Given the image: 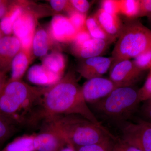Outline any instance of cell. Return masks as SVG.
<instances>
[{"label": "cell", "mask_w": 151, "mask_h": 151, "mask_svg": "<svg viewBox=\"0 0 151 151\" xmlns=\"http://www.w3.org/2000/svg\"><path fill=\"white\" fill-rule=\"evenodd\" d=\"M132 61L136 67L142 71L150 70L151 68V49L136 57Z\"/></svg>", "instance_id": "484cf974"}, {"label": "cell", "mask_w": 151, "mask_h": 151, "mask_svg": "<svg viewBox=\"0 0 151 151\" xmlns=\"http://www.w3.org/2000/svg\"><path fill=\"white\" fill-rule=\"evenodd\" d=\"M122 86H124L113 82L110 78L100 77L87 80L81 86V89L86 103L94 104Z\"/></svg>", "instance_id": "ba28073f"}, {"label": "cell", "mask_w": 151, "mask_h": 151, "mask_svg": "<svg viewBox=\"0 0 151 151\" xmlns=\"http://www.w3.org/2000/svg\"><path fill=\"white\" fill-rule=\"evenodd\" d=\"M120 13L130 19L138 18L139 0H119Z\"/></svg>", "instance_id": "603a6c76"}, {"label": "cell", "mask_w": 151, "mask_h": 151, "mask_svg": "<svg viewBox=\"0 0 151 151\" xmlns=\"http://www.w3.org/2000/svg\"><path fill=\"white\" fill-rule=\"evenodd\" d=\"M151 49V30L139 21L123 25L112 52L113 62L130 60Z\"/></svg>", "instance_id": "277c9868"}, {"label": "cell", "mask_w": 151, "mask_h": 151, "mask_svg": "<svg viewBox=\"0 0 151 151\" xmlns=\"http://www.w3.org/2000/svg\"><path fill=\"white\" fill-rule=\"evenodd\" d=\"M147 101V103L144 109V112L146 117L150 120L148 122L151 123V100Z\"/></svg>", "instance_id": "d590c367"}, {"label": "cell", "mask_w": 151, "mask_h": 151, "mask_svg": "<svg viewBox=\"0 0 151 151\" xmlns=\"http://www.w3.org/2000/svg\"><path fill=\"white\" fill-rule=\"evenodd\" d=\"M50 4L52 9L55 12H66L67 14L74 10L70 1L66 0H50Z\"/></svg>", "instance_id": "f1b7e54d"}, {"label": "cell", "mask_w": 151, "mask_h": 151, "mask_svg": "<svg viewBox=\"0 0 151 151\" xmlns=\"http://www.w3.org/2000/svg\"><path fill=\"white\" fill-rule=\"evenodd\" d=\"M110 69L109 78L124 86H132L143 72L138 69L131 60L113 62Z\"/></svg>", "instance_id": "9c48e42d"}, {"label": "cell", "mask_w": 151, "mask_h": 151, "mask_svg": "<svg viewBox=\"0 0 151 151\" xmlns=\"http://www.w3.org/2000/svg\"><path fill=\"white\" fill-rule=\"evenodd\" d=\"M113 62L112 57L101 56L82 59L78 66L77 71L87 80L102 77L110 69Z\"/></svg>", "instance_id": "7c38bea8"}, {"label": "cell", "mask_w": 151, "mask_h": 151, "mask_svg": "<svg viewBox=\"0 0 151 151\" xmlns=\"http://www.w3.org/2000/svg\"><path fill=\"white\" fill-rule=\"evenodd\" d=\"M34 136L25 135L16 138L0 151H36L34 144Z\"/></svg>", "instance_id": "44dd1931"}, {"label": "cell", "mask_w": 151, "mask_h": 151, "mask_svg": "<svg viewBox=\"0 0 151 151\" xmlns=\"http://www.w3.org/2000/svg\"><path fill=\"white\" fill-rule=\"evenodd\" d=\"M140 9L138 17H151V0H139Z\"/></svg>", "instance_id": "d6a6232c"}, {"label": "cell", "mask_w": 151, "mask_h": 151, "mask_svg": "<svg viewBox=\"0 0 151 151\" xmlns=\"http://www.w3.org/2000/svg\"><path fill=\"white\" fill-rule=\"evenodd\" d=\"M66 141L50 124H44L42 131L35 134L34 144L36 151H59Z\"/></svg>", "instance_id": "30bf717a"}, {"label": "cell", "mask_w": 151, "mask_h": 151, "mask_svg": "<svg viewBox=\"0 0 151 151\" xmlns=\"http://www.w3.org/2000/svg\"><path fill=\"white\" fill-rule=\"evenodd\" d=\"M149 19L150 20V21L151 22V17H150L149 18Z\"/></svg>", "instance_id": "ab89813d"}, {"label": "cell", "mask_w": 151, "mask_h": 151, "mask_svg": "<svg viewBox=\"0 0 151 151\" xmlns=\"http://www.w3.org/2000/svg\"><path fill=\"white\" fill-rule=\"evenodd\" d=\"M22 48L20 42L14 35H4L0 39V73L11 70L14 58Z\"/></svg>", "instance_id": "4fadbf2b"}, {"label": "cell", "mask_w": 151, "mask_h": 151, "mask_svg": "<svg viewBox=\"0 0 151 151\" xmlns=\"http://www.w3.org/2000/svg\"><path fill=\"white\" fill-rule=\"evenodd\" d=\"M94 16L106 34L115 41L120 35L124 25L118 15L108 13L100 8Z\"/></svg>", "instance_id": "9a60e30c"}, {"label": "cell", "mask_w": 151, "mask_h": 151, "mask_svg": "<svg viewBox=\"0 0 151 151\" xmlns=\"http://www.w3.org/2000/svg\"><path fill=\"white\" fill-rule=\"evenodd\" d=\"M108 13L117 15L120 13L119 0H104L101 3V8Z\"/></svg>", "instance_id": "f546056e"}, {"label": "cell", "mask_w": 151, "mask_h": 151, "mask_svg": "<svg viewBox=\"0 0 151 151\" xmlns=\"http://www.w3.org/2000/svg\"><path fill=\"white\" fill-rule=\"evenodd\" d=\"M48 32L55 42L66 44L72 43L77 32L68 17L61 14L52 19Z\"/></svg>", "instance_id": "8fae6325"}, {"label": "cell", "mask_w": 151, "mask_h": 151, "mask_svg": "<svg viewBox=\"0 0 151 151\" xmlns=\"http://www.w3.org/2000/svg\"><path fill=\"white\" fill-rule=\"evenodd\" d=\"M87 104L75 73L68 71L58 82L46 88L42 102L41 121L44 123L56 116L75 115L102 125Z\"/></svg>", "instance_id": "6da1fadb"}, {"label": "cell", "mask_w": 151, "mask_h": 151, "mask_svg": "<svg viewBox=\"0 0 151 151\" xmlns=\"http://www.w3.org/2000/svg\"><path fill=\"white\" fill-rule=\"evenodd\" d=\"M71 6L75 10L86 14L90 7V4L86 0H70Z\"/></svg>", "instance_id": "4dcf8cb0"}, {"label": "cell", "mask_w": 151, "mask_h": 151, "mask_svg": "<svg viewBox=\"0 0 151 151\" xmlns=\"http://www.w3.org/2000/svg\"><path fill=\"white\" fill-rule=\"evenodd\" d=\"M29 6L24 1L22 12L14 23L13 33L20 42L22 49L32 51L33 39L37 29L39 15Z\"/></svg>", "instance_id": "8992f818"}, {"label": "cell", "mask_w": 151, "mask_h": 151, "mask_svg": "<svg viewBox=\"0 0 151 151\" xmlns=\"http://www.w3.org/2000/svg\"><path fill=\"white\" fill-rule=\"evenodd\" d=\"M68 17L77 32L86 27V14L73 10L68 14Z\"/></svg>", "instance_id": "4316f807"}, {"label": "cell", "mask_w": 151, "mask_h": 151, "mask_svg": "<svg viewBox=\"0 0 151 151\" xmlns=\"http://www.w3.org/2000/svg\"><path fill=\"white\" fill-rule=\"evenodd\" d=\"M111 42L103 40L91 38L79 45H72L73 54L82 59L100 56Z\"/></svg>", "instance_id": "5bb4252c"}, {"label": "cell", "mask_w": 151, "mask_h": 151, "mask_svg": "<svg viewBox=\"0 0 151 151\" xmlns=\"http://www.w3.org/2000/svg\"><path fill=\"white\" fill-rule=\"evenodd\" d=\"M91 38L92 37L86 29V27H84L77 32L75 39L72 42V45H80Z\"/></svg>", "instance_id": "1f68e13d"}, {"label": "cell", "mask_w": 151, "mask_h": 151, "mask_svg": "<svg viewBox=\"0 0 151 151\" xmlns=\"http://www.w3.org/2000/svg\"><path fill=\"white\" fill-rule=\"evenodd\" d=\"M138 93L141 102L151 100V68L145 84L138 90Z\"/></svg>", "instance_id": "83f0119b"}, {"label": "cell", "mask_w": 151, "mask_h": 151, "mask_svg": "<svg viewBox=\"0 0 151 151\" xmlns=\"http://www.w3.org/2000/svg\"><path fill=\"white\" fill-rule=\"evenodd\" d=\"M6 73H0V94L2 91L8 80Z\"/></svg>", "instance_id": "8d00e7d4"}, {"label": "cell", "mask_w": 151, "mask_h": 151, "mask_svg": "<svg viewBox=\"0 0 151 151\" xmlns=\"http://www.w3.org/2000/svg\"><path fill=\"white\" fill-rule=\"evenodd\" d=\"M34 56L32 50L21 48L14 58L11 65V75L9 80H20L24 76L32 62Z\"/></svg>", "instance_id": "e0dca14e"}, {"label": "cell", "mask_w": 151, "mask_h": 151, "mask_svg": "<svg viewBox=\"0 0 151 151\" xmlns=\"http://www.w3.org/2000/svg\"><path fill=\"white\" fill-rule=\"evenodd\" d=\"M55 41L48 31L42 27L36 30L33 39L32 51L34 56L43 57L54 45Z\"/></svg>", "instance_id": "ac0fdd59"}, {"label": "cell", "mask_w": 151, "mask_h": 151, "mask_svg": "<svg viewBox=\"0 0 151 151\" xmlns=\"http://www.w3.org/2000/svg\"><path fill=\"white\" fill-rule=\"evenodd\" d=\"M24 1H10L8 10L0 21V29L4 35L13 33L14 23L20 15L24 9Z\"/></svg>", "instance_id": "d6986e66"}, {"label": "cell", "mask_w": 151, "mask_h": 151, "mask_svg": "<svg viewBox=\"0 0 151 151\" xmlns=\"http://www.w3.org/2000/svg\"><path fill=\"white\" fill-rule=\"evenodd\" d=\"M148 123H149V124H150V125H151V123H150V122H147Z\"/></svg>", "instance_id": "60d3db41"}, {"label": "cell", "mask_w": 151, "mask_h": 151, "mask_svg": "<svg viewBox=\"0 0 151 151\" xmlns=\"http://www.w3.org/2000/svg\"><path fill=\"white\" fill-rule=\"evenodd\" d=\"M86 27L92 38L108 41L111 43L113 42L101 27L94 15L90 16L86 19Z\"/></svg>", "instance_id": "7402d4cb"}, {"label": "cell", "mask_w": 151, "mask_h": 151, "mask_svg": "<svg viewBox=\"0 0 151 151\" xmlns=\"http://www.w3.org/2000/svg\"><path fill=\"white\" fill-rule=\"evenodd\" d=\"M10 1L0 0V19L6 14L9 6Z\"/></svg>", "instance_id": "e575fe53"}, {"label": "cell", "mask_w": 151, "mask_h": 151, "mask_svg": "<svg viewBox=\"0 0 151 151\" xmlns=\"http://www.w3.org/2000/svg\"><path fill=\"white\" fill-rule=\"evenodd\" d=\"M140 102L138 90L130 86L117 88L94 104L98 111L106 116L122 119L129 116Z\"/></svg>", "instance_id": "5b68a950"}, {"label": "cell", "mask_w": 151, "mask_h": 151, "mask_svg": "<svg viewBox=\"0 0 151 151\" xmlns=\"http://www.w3.org/2000/svg\"><path fill=\"white\" fill-rule=\"evenodd\" d=\"M42 64L52 72L61 76L66 66V59L60 52L58 50L50 52L41 58Z\"/></svg>", "instance_id": "ffe728a7"}, {"label": "cell", "mask_w": 151, "mask_h": 151, "mask_svg": "<svg viewBox=\"0 0 151 151\" xmlns=\"http://www.w3.org/2000/svg\"><path fill=\"white\" fill-rule=\"evenodd\" d=\"M62 77L48 70L42 64L33 65L27 72L29 81L41 86H51L58 82Z\"/></svg>", "instance_id": "2e32d148"}, {"label": "cell", "mask_w": 151, "mask_h": 151, "mask_svg": "<svg viewBox=\"0 0 151 151\" xmlns=\"http://www.w3.org/2000/svg\"><path fill=\"white\" fill-rule=\"evenodd\" d=\"M45 89L8 79L0 94V114L16 126L36 125Z\"/></svg>", "instance_id": "7a4b0ae2"}, {"label": "cell", "mask_w": 151, "mask_h": 151, "mask_svg": "<svg viewBox=\"0 0 151 151\" xmlns=\"http://www.w3.org/2000/svg\"><path fill=\"white\" fill-rule=\"evenodd\" d=\"M4 35V34H3V33L1 31V29H0V39H1V38Z\"/></svg>", "instance_id": "f35d334b"}, {"label": "cell", "mask_w": 151, "mask_h": 151, "mask_svg": "<svg viewBox=\"0 0 151 151\" xmlns=\"http://www.w3.org/2000/svg\"><path fill=\"white\" fill-rule=\"evenodd\" d=\"M45 123L50 124L74 147L87 145L108 138H114L102 125L78 115L58 116Z\"/></svg>", "instance_id": "3957f363"}, {"label": "cell", "mask_w": 151, "mask_h": 151, "mask_svg": "<svg viewBox=\"0 0 151 151\" xmlns=\"http://www.w3.org/2000/svg\"><path fill=\"white\" fill-rule=\"evenodd\" d=\"M123 141L142 151H151V126L145 121L129 123L122 129Z\"/></svg>", "instance_id": "52a82bcc"}, {"label": "cell", "mask_w": 151, "mask_h": 151, "mask_svg": "<svg viewBox=\"0 0 151 151\" xmlns=\"http://www.w3.org/2000/svg\"><path fill=\"white\" fill-rule=\"evenodd\" d=\"M112 151H142L122 140L114 145Z\"/></svg>", "instance_id": "836d02e7"}, {"label": "cell", "mask_w": 151, "mask_h": 151, "mask_svg": "<svg viewBox=\"0 0 151 151\" xmlns=\"http://www.w3.org/2000/svg\"><path fill=\"white\" fill-rule=\"evenodd\" d=\"M17 127L10 120L0 114V145L9 139L16 129Z\"/></svg>", "instance_id": "cb8c5ba5"}, {"label": "cell", "mask_w": 151, "mask_h": 151, "mask_svg": "<svg viewBox=\"0 0 151 151\" xmlns=\"http://www.w3.org/2000/svg\"><path fill=\"white\" fill-rule=\"evenodd\" d=\"M59 151H76V150L75 147L72 144L66 141Z\"/></svg>", "instance_id": "74e56055"}, {"label": "cell", "mask_w": 151, "mask_h": 151, "mask_svg": "<svg viewBox=\"0 0 151 151\" xmlns=\"http://www.w3.org/2000/svg\"><path fill=\"white\" fill-rule=\"evenodd\" d=\"M108 138L99 142L75 147L76 151H112L114 146L112 139Z\"/></svg>", "instance_id": "d4e9b609"}]
</instances>
